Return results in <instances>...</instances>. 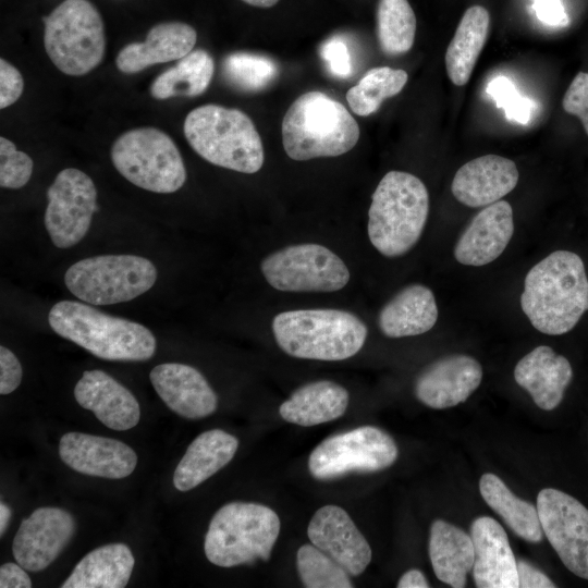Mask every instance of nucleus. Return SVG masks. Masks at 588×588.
Instances as JSON below:
<instances>
[{
  "label": "nucleus",
  "mask_w": 588,
  "mask_h": 588,
  "mask_svg": "<svg viewBox=\"0 0 588 588\" xmlns=\"http://www.w3.org/2000/svg\"><path fill=\"white\" fill-rule=\"evenodd\" d=\"M74 530L75 523L69 512L39 507L21 523L13 539V556L27 571H42L63 551Z\"/></svg>",
  "instance_id": "2eb2a0df"
},
{
  "label": "nucleus",
  "mask_w": 588,
  "mask_h": 588,
  "mask_svg": "<svg viewBox=\"0 0 588 588\" xmlns=\"http://www.w3.org/2000/svg\"><path fill=\"white\" fill-rule=\"evenodd\" d=\"M416 34V16L407 0H379L377 37L382 52L400 56L411 50Z\"/></svg>",
  "instance_id": "72a5a7b5"
},
{
  "label": "nucleus",
  "mask_w": 588,
  "mask_h": 588,
  "mask_svg": "<svg viewBox=\"0 0 588 588\" xmlns=\"http://www.w3.org/2000/svg\"><path fill=\"white\" fill-rule=\"evenodd\" d=\"M520 306L540 332L560 335L571 331L588 310V279L581 258L556 250L527 273Z\"/></svg>",
  "instance_id": "f257e3e1"
},
{
  "label": "nucleus",
  "mask_w": 588,
  "mask_h": 588,
  "mask_svg": "<svg viewBox=\"0 0 588 588\" xmlns=\"http://www.w3.org/2000/svg\"><path fill=\"white\" fill-rule=\"evenodd\" d=\"M438 307L430 289L412 284L400 291L380 310L378 324L389 338L419 335L437 322Z\"/></svg>",
  "instance_id": "bb28decb"
},
{
  "label": "nucleus",
  "mask_w": 588,
  "mask_h": 588,
  "mask_svg": "<svg viewBox=\"0 0 588 588\" xmlns=\"http://www.w3.org/2000/svg\"><path fill=\"white\" fill-rule=\"evenodd\" d=\"M481 379L482 368L475 358L451 355L436 360L418 376L415 395L428 407L449 408L465 402Z\"/></svg>",
  "instance_id": "a211bd4d"
},
{
  "label": "nucleus",
  "mask_w": 588,
  "mask_h": 588,
  "mask_svg": "<svg viewBox=\"0 0 588 588\" xmlns=\"http://www.w3.org/2000/svg\"><path fill=\"white\" fill-rule=\"evenodd\" d=\"M157 269L135 255H99L73 264L64 274L69 291L85 303L110 305L131 301L152 287Z\"/></svg>",
  "instance_id": "9d476101"
},
{
  "label": "nucleus",
  "mask_w": 588,
  "mask_h": 588,
  "mask_svg": "<svg viewBox=\"0 0 588 588\" xmlns=\"http://www.w3.org/2000/svg\"><path fill=\"white\" fill-rule=\"evenodd\" d=\"M486 91L503 109L507 120L528 124L538 105L530 98L519 95L512 81L503 75L492 78Z\"/></svg>",
  "instance_id": "4c0bfd02"
},
{
  "label": "nucleus",
  "mask_w": 588,
  "mask_h": 588,
  "mask_svg": "<svg viewBox=\"0 0 588 588\" xmlns=\"http://www.w3.org/2000/svg\"><path fill=\"white\" fill-rule=\"evenodd\" d=\"M1 588H29L32 581L25 568L19 563H5L0 567Z\"/></svg>",
  "instance_id": "49530a36"
},
{
  "label": "nucleus",
  "mask_w": 588,
  "mask_h": 588,
  "mask_svg": "<svg viewBox=\"0 0 588 588\" xmlns=\"http://www.w3.org/2000/svg\"><path fill=\"white\" fill-rule=\"evenodd\" d=\"M393 438L380 428L362 426L328 437L310 453L308 469L318 480L350 473H373L390 467L397 458Z\"/></svg>",
  "instance_id": "9b49d317"
},
{
  "label": "nucleus",
  "mask_w": 588,
  "mask_h": 588,
  "mask_svg": "<svg viewBox=\"0 0 588 588\" xmlns=\"http://www.w3.org/2000/svg\"><path fill=\"white\" fill-rule=\"evenodd\" d=\"M12 512L11 509L4 504L3 502L0 503V535L2 536L5 531L10 518H11Z\"/></svg>",
  "instance_id": "09e8293b"
},
{
  "label": "nucleus",
  "mask_w": 588,
  "mask_h": 588,
  "mask_svg": "<svg viewBox=\"0 0 588 588\" xmlns=\"http://www.w3.org/2000/svg\"><path fill=\"white\" fill-rule=\"evenodd\" d=\"M475 549L473 576L479 588H517V562L506 532L489 516L476 518L470 526Z\"/></svg>",
  "instance_id": "6ab92c4d"
},
{
  "label": "nucleus",
  "mask_w": 588,
  "mask_h": 588,
  "mask_svg": "<svg viewBox=\"0 0 588 588\" xmlns=\"http://www.w3.org/2000/svg\"><path fill=\"white\" fill-rule=\"evenodd\" d=\"M489 24V12L481 5H473L463 14L444 58L448 76L454 85L464 86L469 81L487 41Z\"/></svg>",
  "instance_id": "7c9ffc66"
},
{
  "label": "nucleus",
  "mask_w": 588,
  "mask_h": 588,
  "mask_svg": "<svg viewBox=\"0 0 588 588\" xmlns=\"http://www.w3.org/2000/svg\"><path fill=\"white\" fill-rule=\"evenodd\" d=\"M429 212V195L415 175L390 171L376 187L368 211V236L387 257L406 254L419 240Z\"/></svg>",
  "instance_id": "39448f33"
},
{
  "label": "nucleus",
  "mask_w": 588,
  "mask_h": 588,
  "mask_svg": "<svg viewBox=\"0 0 588 588\" xmlns=\"http://www.w3.org/2000/svg\"><path fill=\"white\" fill-rule=\"evenodd\" d=\"M319 54L330 75L346 79L353 75V58L346 40L341 36H333L324 40Z\"/></svg>",
  "instance_id": "ea45409f"
},
{
  "label": "nucleus",
  "mask_w": 588,
  "mask_h": 588,
  "mask_svg": "<svg viewBox=\"0 0 588 588\" xmlns=\"http://www.w3.org/2000/svg\"><path fill=\"white\" fill-rule=\"evenodd\" d=\"M307 535L315 547L350 576L360 575L371 561V548L350 515L338 505H324L311 517Z\"/></svg>",
  "instance_id": "dca6fc26"
},
{
  "label": "nucleus",
  "mask_w": 588,
  "mask_h": 588,
  "mask_svg": "<svg viewBox=\"0 0 588 588\" xmlns=\"http://www.w3.org/2000/svg\"><path fill=\"white\" fill-rule=\"evenodd\" d=\"M33 173L32 158L16 149L8 138L0 137V185L3 188L23 187Z\"/></svg>",
  "instance_id": "58836bf2"
},
{
  "label": "nucleus",
  "mask_w": 588,
  "mask_h": 588,
  "mask_svg": "<svg viewBox=\"0 0 588 588\" xmlns=\"http://www.w3.org/2000/svg\"><path fill=\"white\" fill-rule=\"evenodd\" d=\"M299 578L307 588H352L350 574L313 543L303 544L296 554Z\"/></svg>",
  "instance_id": "e433bc0d"
},
{
  "label": "nucleus",
  "mask_w": 588,
  "mask_h": 588,
  "mask_svg": "<svg viewBox=\"0 0 588 588\" xmlns=\"http://www.w3.org/2000/svg\"><path fill=\"white\" fill-rule=\"evenodd\" d=\"M359 126L348 110L322 91L301 95L282 121L286 155L297 161L336 157L358 142Z\"/></svg>",
  "instance_id": "20e7f679"
},
{
  "label": "nucleus",
  "mask_w": 588,
  "mask_h": 588,
  "mask_svg": "<svg viewBox=\"0 0 588 588\" xmlns=\"http://www.w3.org/2000/svg\"><path fill=\"white\" fill-rule=\"evenodd\" d=\"M135 564L124 543H110L87 553L74 567L62 588H123Z\"/></svg>",
  "instance_id": "c756f323"
},
{
  "label": "nucleus",
  "mask_w": 588,
  "mask_h": 588,
  "mask_svg": "<svg viewBox=\"0 0 588 588\" xmlns=\"http://www.w3.org/2000/svg\"><path fill=\"white\" fill-rule=\"evenodd\" d=\"M532 9L538 20L549 26L565 27L568 16L561 0H534Z\"/></svg>",
  "instance_id": "c03bdc74"
},
{
  "label": "nucleus",
  "mask_w": 588,
  "mask_h": 588,
  "mask_svg": "<svg viewBox=\"0 0 588 588\" xmlns=\"http://www.w3.org/2000/svg\"><path fill=\"white\" fill-rule=\"evenodd\" d=\"M45 226L54 246L69 248L87 233L97 206V189L83 171H60L47 191Z\"/></svg>",
  "instance_id": "ddd939ff"
},
{
  "label": "nucleus",
  "mask_w": 588,
  "mask_h": 588,
  "mask_svg": "<svg viewBox=\"0 0 588 588\" xmlns=\"http://www.w3.org/2000/svg\"><path fill=\"white\" fill-rule=\"evenodd\" d=\"M48 322L57 334L102 359L142 362L156 351V339L148 328L81 302L54 304Z\"/></svg>",
  "instance_id": "f03ea898"
},
{
  "label": "nucleus",
  "mask_w": 588,
  "mask_h": 588,
  "mask_svg": "<svg viewBox=\"0 0 588 588\" xmlns=\"http://www.w3.org/2000/svg\"><path fill=\"white\" fill-rule=\"evenodd\" d=\"M396 586L399 588H428L429 584L419 569L413 568L402 575Z\"/></svg>",
  "instance_id": "de8ad7c7"
},
{
  "label": "nucleus",
  "mask_w": 588,
  "mask_h": 588,
  "mask_svg": "<svg viewBox=\"0 0 588 588\" xmlns=\"http://www.w3.org/2000/svg\"><path fill=\"white\" fill-rule=\"evenodd\" d=\"M237 448L238 440L221 429L200 433L188 445L175 468L174 487L179 491L197 487L224 467L233 458Z\"/></svg>",
  "instance_id": "a878e982"
},
{
  "label": "nucleus",
  "mask_w": 588,
  "mask_h": 588,
  "mask_svg": "<svg viewBox=\"0 0 588 588\" xmlns=\"http://www.w3.org/2000/svg\"><path fill=\"white\" fill-rule=\"evenodd\" d=\"M150 381L166 405L177 415L198 419L211 415L218 404L215 391L194 367L166 363L150 371Z\"/></svg>",
  "instance_id": "aec40b11"
},
{
  "label": "nucleus",
  "mask_w": 588,
  "mask_h": 588,
  "mask_svg": "<svg viewBox=\"0 0 588 588\" xmlns=\"http://www.w3.org/2000/svg\"><path fill=\"white\" fill-rule=\"evenodd\" d=\"M562 106L565 112L580 120L588 135V73L576 74L564 94Z\"/></svg>",
  "instance_id": "a19ab883"
},
{
  "label": "nucleus",
  "mask_w": 588,
  "mask_h": 588,
  "mask_svg": "<svg viewBox=\"0 0 588 588\" xmlns=\"http://www.w3.org/2000/svg\"><path fill=\"white\" fill-rule=\"evenodd\" d=\"M429 558L439 580L463 588L475 560L471 537L445 520L436 519L430 527Z\"/></svg>",
  "instance_id": "c85d7f7f"
},
{
  "label": "nucleus",
  "mask_w": 588,
  "mask_h": 588,
  "mask_svg": "<svg viewBox=\"0 0 588 588\" xmlns=\"http://www.w3.org/2000/svg\"><path fill=\"white\" fill-rule=\"evenodd\" d=\"M280 527L278 514L264 504L228 503L210 520L204 542L206 558L221 567L268 561Z\"/></svg>",
  "instance_id": "0eeeda50"
},
{
  "label": "nucleus",
  "mask_w": 588,
  "mask_h": 588,
  "mask_svg": "<svg viewBox=\"0 0 588 588\" xmlns=\"http://www.w3.org/2000/svg\"><path fill=\"white\" fill-rule=\"evenodd\" d=\"M348 392L330 380L306 383L296 389L279 408L287 422L311 427L340 418L348 405Z\"/></svg>",
  "instance_id": "cd10ccee"
},
{
  "label": "nucleus",
  "mask_w": 588,
  "mask_h": 588,
  "mask_svg": "<svg viewBox=\"0 0 588 588\" xmlns=\"http://www.w3.org/2000/svg\"><path fill=\"white\" fill-rule=\"evenodd\" d=\"M518 177L514 161L498 155H485L466 162L457 170L451 191L465 206L486 207L512 192Z\"/></svg>",
  "instance_id": "412c9836"
},
{
  "label": "nucleus",
  "mask_w": 588,
  "mask_h": 588,
  "mask_svg": "<svg viewBox=\"0 0 588 588\" xmlns=\"http://www.w3.org/2000/svg\"><path fill=\"white\" fill-rule=\"evenodd\" d=\"M518 587L520 588H554L555 584L540 569L525 560H516Z\"/></svg>",
  "instance_id": "a18cd8bd"
},
{
  "label": "nucleus",
  "mask_w": 588,
  "mask_h": 588,
  "mask_svg": "<svg viewBox=\"0 0 588 588\" xmlns=\"http://www.w3.org/2000/svg\"><path fill=\"white\" fill-rule=\"evenodd\" d=\"M513 232L512 207L505 200H498L473 218L455 245L454 257L467 266L490 264L504 252Z\"/></svg>",
  "instance_id": "4be33fe9"
},
{
  "label": "nucleus",
  "mask_w": 588,
  "mask_h": 588,
  "mask_svg": "<svg viewBox=\"0 0 588 588\" xmlns=\"http://www.w3.org/2000/svg\"><path fill=\"white\" fill-rule=\"evenodd\" d=\"M479 491L485 502L518 537L529 542L542 540L537 506L517 498L497 475L483 474L479 480Z\"/></svg>",
  "instance_id": "2f4dec72"
},
{
  "label": "nucleus",
  "mask_w": 588,
  "mask_h": 588,
  "mask_svg": "<svg viewBox=\"0 0 588 588\" xmlns=\"http://www.w3.org/2000/svg\"><path fill=\"white\" fill-rule=\"evenodd\" d=\"M42 20L46 52L62 73L82 76L101 63L106 51L105 26L91 2L64 0Z\"/></svg>",
  "instance_id": "6e6552de"
},
{
  "label": "nucleus",
  "mask_w": 588,
  "mask_h": 588,
  "mask_svg": "<svg viewBox=\"0 0 588 588\" xmlns=\"http://www.w3.org/2000/svg\"><path fill=\"white\" fill-rule=\"evenodd\" d=\"M224 78L244 91H260L271 85L279 75L277 62L262 54L233 52L222 62Z\"/></svg>",
  "instance_id": "c9c22d12"
},
{
  "label": "nucleus",
  "mask_w": 588,
  "mask_h": 588,
  "mask_svg": "<svg viewBox=\"0 0 588 588\" xmlns=\"http://www.w3.org/2000/svg\"><path fill=\"white\" fill-rule=\"evenodd\" d=\"M404 70L377 66L367 71L359 82L346 93V100L353 112L368 117L390 97L397 95L407 82Z\"/></svg>",
  "instance_id": "f704fd0d"
},
{
  "label": "nucleus",
  "mask_w": 588,
  "mask_h": 588,
  "mask_svg": "<svg viewBox=\"0 0 588 588\" xmlns=\"http://www.w3.org/2000/svg\"><path fill=\"white\" fill-rule=\"evenodd\" d=\"M213 71L212 57L204 49L193 50L154 79L150 95L158 100L199 96L208 88Z\"/></svg>",
  "instance_id": "473e14b6"
},
{
  "label": "nucleus",
  "mask_w": 588,
  "mask_h": 588,
  "mask_svg": "<svg viewBox=\"0 0 588 588\" xmlns=\"http://www.w3.org/2000/svg\"><path fill=\"white\" fill-rule=\"evenodd\" d=\"M184 135L215 166L252 174L264 164L261 138L250 118L238 109L212 103L197 107L185 118Z\"/></svg>",
  "instance_id": "423d86ee"
},
{
  "label": "nucleus",
  "mask_w": 588,
  "mask_h": 588,
  "mask_svg": "<svg viewBox=\"0 0 588 588\" xmlns=\"http://www.w3.org/2000/svg\"><path fill=\"white\" fill-rule=\"evenodd\" d=\"M74 396L83 408L113 430H127L139 421L140 407L135 396L102 370L84 371Z\"/></svg>",
  "instance_id": "5701e85b"
},
{
  "label": "nucleus",
  "mask_w": 588,
  "mask_h": 588,
  "mask_svg": "<svg viewBox=\"0 0 588 588\" xmlns=\"http://www.w3.org/2000/svg\"><path fill=\"white\" fill-rule=\"evenodd\" d=\"M59 455L75 471L109 479L127 477L137 464L136 453L127 444L82 432L63 434L59 442Z\"/></svg>",
  "instance_id": "f3484780"
},
{
  "label": "nucleus",
  "mask_w": 588,
  "mask_h": 588,
  "mask_svg": "<svg viewBox=\"0 0 588 588\" xmlns=\"http://www.w3.org/2000/svg\"><path fill=\"white\" fill-rule=\"evenodd\" d=\"M22 366L16 356L7 347H0V393L13 392L21 383Z\"/></svg>",
  "instance_id": "37998d69"
},
{
  "label": "nucleus",
  "mask_w": 588,
  "mask_h": 588,
  "mask_svg": "<svg viewBox=\"0 0 588 588\" xmlns=\"http://www.w3.org/2000/svg\"><path fill=\"white\" fill-rule=\"evenodd\" d=\"M242 1L253 7L270 8L277 4L279 0H242Z\"/></svg>",
  "instance_id": "8fccbe9b"
},
{
  "label": "nucleus",
  "mask_w": 588,
  "mask_h": 588,
  "mask_svg": "<svg viewBox=\"0 0 588 588\" xmlns=\"http://www.w3.org/2000/svg\"><path fill=\"white\" fill-rule=\"evenodd\" d=\"M260 267L266 281L283 292H335L351 277L338 255L315 243L286 246L267 256Z\"/></svg>",
  "instance_id": "f8f14e48"
},
{
  "label": "nucleus",
  "mask_w": 588,
  "mask_h": 588,
  "mask_svg": "<svg viewBox=\"0 0 588 588\" xmlns=\"http://www.w3.org/2000/svg\"><path fill=\"white\" fill-rule=\"evenodd\" d=\"M272 332L279 347L290 356L334 362L357 354L368 330L352 313L316 308L278 314L272 320Z\"/></svg>",
  "instance_id": "7ed1b4c3"
},
{
  "label": "nucleus",
  "mask_w": 588,
  "mask_h": 588,
  "mask_svg": "<svg viewBox=\"0 0 588 588\" xmlns=\"http://www.w3.org/2000/svg\"><path fill=\"white\" fill-rule=\"evenodd\" d=\"M514 378L538 407L552 411L562 402L573 369L564 356L554 353L550 346L540 345L517 363Z\"/></svg>",
  "instance_id": "393cba45"
},
{
  "label": "nucleus",
  "mask_w": 588,
  "mask_h": 588,
  "mask_svg": "<svg viewBox=\"0 0 588 588\" xmlns=\"http://www.w3.org/2000/svg\"><path fill=\"white\" fill-rule=\"evenodd\" d=\"M118 172L132 184L169 194L186 181V169L172 138L156 127H137L120 135L111 147Z\"/></svg>",
  "instance_id": "1a4fd4ad"
},
{
  "label": "nucleus",
  "mask_w": 588,
  "mask_h": 588,
  "mask_svg": "<svg viewBox=\"0 0 588 588\" xmlns=\"http://www.w3.org/2000/svg\"><path fill=\"white\" fill-rule=\"evenodd\" d=\"M541 528L565 567L588 580V509L574 497L544 488L537 497Z\"/></svg>",
  "instance_id": "4468645a"
},
{
  "label": "nucleus",
  "mask_w": 588,
  "mask_h": 588,
  "mask_svg": "<svg viewBox=\"0 0 588 588\" xmlns=\"http://www.w3.org/2000/svg\"><path fill=\"white\" fill-rule=\"evenodd\" d=\"M24 81L20 71L3 58L0 59V109L13 105L23 94Z\"/></svg>",
  "instance_id": "79ce46f5"
},
{
  "label": "nucleus",
  "mask_w": 588,
  "mask_h": 588,
  "mask_svg": "<svg viewBox=\"0 0 588 588\" xmlns=\"http://www.w3.org/2000/svg\"><path fill=\"white\" fill-rule=\"evenodd\" d=\"M196 40L197 33L191 25L162 22L149 29L145 41L124 46L115 64L122 73H138L158 63L182 59L193 51Z\"/></svg>",
  "instance_id": "b1692460"
}]
</instances>
